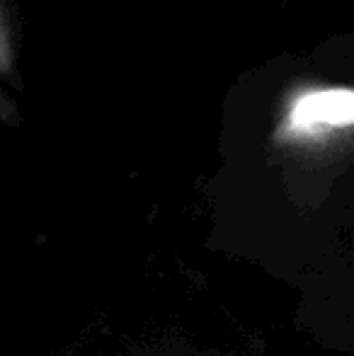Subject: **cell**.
I'll return each instance as SVG.
<instances>
[{
  "instance_id": "6da1fadb",
  "label": "cell",
  "mask_w": 354,
  "mask_h": 356,
  "mask_svg": "<svg viewBox=\"0 0 354 356\" xmlns=\"http://www.w3.org/2000/svg\"><path fill=\"white\" fill-rule=\"evenodd\" d=\"M354 124V92L352 90H323L303 95L291 112L293 131L311 134L316 129H340Z\"/></svg>"
},
{
  "instance_id": "7a4b0ae2",
  "label": "cell",
  "mask_w": 354,
  "mask_h": 356,
  "mask_svg": "<svg viewBox=\"0 0 354 356\" xmlns=\"http://www.w3.org/2000/svg\"><path fill=\"white\" fill-rule=\"evenodd\" d=\"M17 73V24L10 0H0V122L15 127L19 122L17 104L13 99Z\"/></svg>"
}]
</instances>
